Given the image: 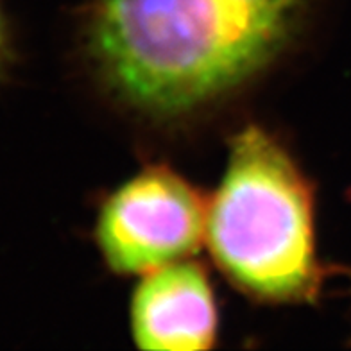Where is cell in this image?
<instances>
[{
  "mask_svg": "<svg viewBox=\"0 0 351 351\" xmlns=\"http://www.w3.org/2000/svg\"><path fill=\"white\" fill-rule=\"evenodd\" d=\"M208 204L167 167H149L102 204L99 250L115 273L147 274L185 260L206 241Z\"/></svg>",
  "mask_w": 351,
  "mask_h": 351,
  "instance_id": "3957f363",
  "label": "cell"
},
{
  "mask_svg": "<svg viewBox=\"0 0 351 351\" xmlns=\"http://www.w3.org/2000/svg\"><path fill=\"white\" fill-rule=\"evenodd\" d=\"M206 244L241 291L267 301L317 294L312 190L285 149L247 125L231 140L228 167L208 204Z\"/></svg>",
  "mask_w": 351,
  "mask_h": 351,
  "instance_id": "7a4b0ae2",
  "label": "cell"
},
{
  "mask_svg": "<svg viewBox=\"0 0 351 351\" xmlns=\"http://www.w3.org/2000/svg\"><path fill=\"white\" fill-rule=\"evenodd\" d=\"M301 10L303 0H99L88 43L117 97L183 115L267 66Z\"/></svg>",
  "mask_w": 351,
  "mask_h": 351,
  "instance_id": "6da1fadb",
  "label": "cell"
},
{
  "mask_svg": "<svg viewBox=\"0 0 351 351\" xmlns=\"http://www.w3.org/2000/svg\"><path fill=\"white\" fill-rule=\"evenodd\" d=\"M131 333L142 350H210L217 308L204 269L180 260L143 274L131 301Z\"/></svg>",
  "mask_w": 351,
  "mask_h": 351,
  "instance_id": "277c9868",
  "label": "cell"
},
{
  "mask_svg": "<svg viewBox=\"0 0 351 351\" xmlns=\"http://www.w3.org/2000/svg\"><path fill=\"white\" fill-rule=\"evenodd\" d=\"M5 25H4V19H2V13H0V63L4 60L5 56Z\"/></svg>",
  "mask_w": 351,
  "mask_h": 351,
  "instance_id": "5b68a950",
  "label": "cell"
}]
</instances>
